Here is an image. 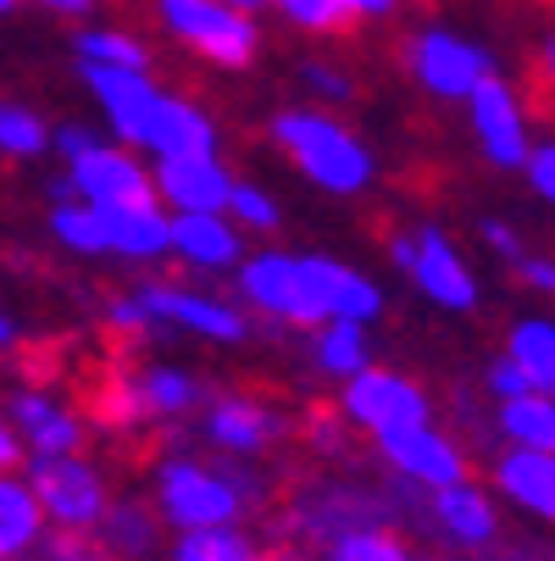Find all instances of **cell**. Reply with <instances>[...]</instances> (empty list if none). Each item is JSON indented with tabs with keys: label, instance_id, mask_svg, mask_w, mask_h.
<instances>
[{
	"label": "cell",
	"instance_id": "obj_48",
	"mask_svg": "<svg viewBox=\"0 0 555 561\" xmlns=\"http://www.w3.org/2000/svg\"><path fill=\"white\" fill-rule=\"evenodd\" d=\"M18 12V0H0V18H12Z\"/></svg>",
	"mask_w": 555,
	"mask_h": 561
},
{
	"label": "cell",
	"instance_id": "obj_35",
	"mask_svg": "<svg viewBox=\"0 0 555 561\" xmlns=\"http://www.w3.org/2000/svg\"><path fill=\"white\" fill-rule=\"evenodd\" d=\"M273 12H278L289 28L311 34V39H334V34L350 28L345 0H273Z\"/></svg>",
	"mask_w": 555,
	"mask_h": 561
},
{
	"label": "cell",
	"instance_id": "obj_21",
	"mask_svg": "<svg viewBox=\"0 0 555 561\" xmlns=\"http://www.w3.org/2000/svg\"><path fill=\"white\" fill-rule=\"evenodd\" d=\"M155 173V206L167 217H211V211H228V195H233V168L222 156H184V162H150Z\"/></svg>",
	"mask_w": 555,
	"mask_h": 561
},
{
	"label": "cell",
	"instance_id": "obj_30",
	"mask_svg": "<svg viewBox=\"0 0 555 561\" xmlns=\"http://www.w3.org/2000/svg\"><path fill=\"white\" fill-rule=\"evenodd\" d=\"M162 561H289V556L267 550L251 528H195V534H173Z\"/></svg>",
	"mask_w": 555,
	"mask_h": 561
},
{
	"label": "cell",
	"instance_id": "obj_26",
	"mask_svg": "<svg viewBox=\"0 0 555 561\" xmlns=\"http://www.w3.org/2000/svg\"><path fill=\"white\" fill-rule=\"evenodd\" d=\"M50 539L45 506L23 472H0V561H39Z\"/></svg>",
	"mask_w": 555,
	"mask_h": 561
},
{
	"label": "cell",
	"instance_id": "obj_5",
	"mask_svg": "<svg viewBox=\"0 0 555 561\" xmlns=\"http://www.w3.org/2000/svg\"><path fill=\"white\" fill-rule=\"evenodd\" d=\"M144 323H150V340L155 334H178V340H195V345H211V351H240L256 340V317L222 295V289H206L195 278H139L128 284Z\"/></svg>",
	"mask_w": 555,
	"mask_h": 561
},
{
	"label": "cell",
	"instance_id": "obj_8",
	"mask_svg": "<svg viewBox=\"0 0 555 561\" xmlns=\"http://www.w3.org/2000/svg\"><path fill=\"white\" fill-rule=\"evenodd\" d=\"M150 18L173 45L195 50L217 72H245L262 56V23L228 0H150Z\"/></svg>",
	"mask_w": 555,
	"mask_h": 561
},
{
	"label": "cell",
	"instance_id": "obj_15",
	"mask_svg": "<svg viewBox=\"0 0 555 561\" xmlns=\"http://www.w3.org/2000/svg\"><path fill=\"white\" fill-rule=\"evenodd\" d=\"M372 456L383 467L389 484H401L412 495H433L444 484L472 478V450L461 445V434L439 428V423H417V428H394L383 439H372Z\"/></svg>",
	"mask_w": 555,
	"mask_h": 561
},
{
	"label": "cell",
	"instance_id": "obj_38",
	"mask_svg": "<svg viewBox=\"0 0 555 561\" xmlns=\"http://www.w3.org/2000/svg\"><path fill=\"white\" fill-rule=\"evenodd\" d=\"M478 245H484V251H489L506 273H511V267H517V262L533 251V245H528V233H522L511 217H484V222H478Z\"/></svg>",
	"mask_w": 555,
	"mask_h": 561
},
{
	"label": "cell",
	"instance_id": "obj_33",
	"mask_svg": "<svg viewBox=\"0 0 555 561\" xmlns=\"http://www.w3.org/2000/svg\"><path fill=\"white\" fill-rule=\"evenodd\" d=\"M56 123H45L39 106L28 101H0V162H45Z\"/></svg>",
	"mask_w": 555,
	"mask_h": 561
},
{
	"label": "cell",
	"instance_id": "obj_40",
	"mask_svg": "<svg viewBox=\"0 0 555 561\" xmlns=\"http://www.w3.org/2000/svg\"><path fill=\"white\" fill-rule=\"evenodd\" d=\"M511 278H517V289L522 295H533L539 306H555V251H528L517 267H511Z\"/></svg>",
	"mask_w": 555,
	"mask_h": 561
},
{
	"label": "cell",
	"instance_id": "obj_45",
	"mask_svg": "<svg viewBox=\"0 0 555 561\" xmlns=\"http://www.w3.org/2000/svg\"><path fill=\"white\" fill-rule=\"evenodd\" d=\"M533 72H539V84L555 95V28L539 39V56H533Z\"/></svg>",
	"mask_w": 555,
	"mask_h": 561
},
{
	"label": "cell",
	"instance_id": "obj_46",
	"mask_svg": "<svg viewBox=\"0 0 555 561\" xmlns=\"http://www.w3.org/2000/svg\"><path fill=\"white\" fill-rule=\"evenodd\" d=\"M18 351V317L7 311V300H0V356Z\"/></svg>",
	"mask_w": 555,
	"mask_h": 561
},
{
	"label": "cell",
	"instance_id": "obj_41",
	"mask_svg": "<svg viewBox=\"0 0 555 561\" xmlns=\"http://www.w3.org/2000/svg\"><path fill=\"white\" fill-rule=\"evenodd\" d=\"M533 383H528V373L511 362V356H489L484 362V400H495V407H500V400H517V394H528Z\"/></svg>",
	"mask_w": 555,
	"mask_h": 561
},
{
	"label": "cell",
	"instance_id": "obj_1",
	"mask_svg": "<svg viewBox=\"0 0 555 561\" xmlns=\"http://www.w3.org/2000/svg\"><path fill=\"white\" fill-rule=\"evenodd\" d=\"M267 478L256 461H228L211 450H162L150 461V506L167 523V534L195 528H245L267 506Z\"/></svg>",
	"mask_w": 555,
	"mask_h": 561
},
{
	"label": "cell",
	"instance_id": "obj_16",
	"mask_svg": "<svg viewBox=\"0 0 555 561\" xmlns=\"http://www.w3.org/2000/svg\"><path fill=\"white\" fill-rule=\"evenodd\" d=\"M406 512H423L428 539L450 545L455 556H478L506 539V506L478 478H461V484H444L433 495H406Z\"/></svg>",
	"mask_w": 555,
	"mask_h": 561
},
{
	"label": "cell",
	"instance_id": "obj_7",
	"mask_svg": "<svg viewBox=\"0 0 555 561\" xmlns=\"http://www.w3.org/2000/svg\"><path fill=\"white\" fill-rule=\"evenodd\" d=\"M401 61H406L412 84L428 101H439V106H466V95L478 90L489 72H500L495 67V50L484 39H472L455 23H439V18H428V23H417L406 34Z\"/></svg>",
	"mask_w": 555,
	"mask_h": 561
},
{
	"label": "cell",
	"instance_id": "obj_2",
	"mask_svg": "<svg viewBox=\"0 0 555 561\" xmlns=\"http://www.w3.org/2000/svg\"><path fill=\"white\" fill-rule=\"evenodd\" d=\"M267 139L284 162L294 168L300 184H311L316 195L328 201H361L378 190V150L339 117V112H323V106H284L273 112L267 123Z\"/></svg>",
	"mask_w": 555,
	"mask_h": 561
},
{
	"label": "cell",
	"instance_id": "obj_36",
	"mask_svg": "<svg viewBox=\"0 0 555 561\" xmlns=\"http://www.w3.org/2000/svg\"><path fill=\"white\" fill-rule=\"evenodd\" d=\"M300 84H305L311 106H323V112H345V106L356 101V78H350L339 61H328V56L300 61Z\"/></svg>",
	"mask_w": 555,
	"mask_h": 561
},
{
	"label": "cell",
	"instance_id": "obj_31",
	"mask_svg": "<svg viewBox=\"0 0 555 561\" xmlns=\"http://www.w3.org/2000/svg\"><path fill=\"white\" fill-rule=\"evenodd\" d=\"M72 56H78V67H134V72L155 67L150 45L134 28H117V23H84L72 34Z\"/></svg>",
	"mask_w": 555,
	"mask_h": 561
},
{
	"label": "cell",
	"instance_id": "obj_11",
	"mask_svg": "<svg viewBox=\"0 0 555 561\" xmlns=\"http://www.w3.org/2000/svg\"><path fill=\"white\" fill-rule=\"evenodd\" d=\"M233 300H240L256 323H278V329H316V300H311V278H305V256L284 251V245H262L240 262V273L228 278Z\"/></svg>",
	"mask_w": 555,
	"mask_h": 561
},
{
	"label": "cell",
	"instance_id": "obj_27",
	"mask_svg": "<svg viewBox=\"0 0 555 561\" xmlns=\"http://www.w3.org/2000/svg\"><path fill=\"white\" fill-rule=\"evenodd\" d=\"M500 356H511L533 389L555 394V306H528L506 323V345Z\"/></svg>",
	"mask_w": 555,
	"mask_h": 561
},
{
	"label": "cell",
	"instance_id": "obj_29",
	"mask_svg": "<svg viewBox=\"0 0 555 561\" xmlns=\"http://www.w3.org/2000/svg\"><path fill=\"white\" fill-rule=\"evenodd\" d=\"M489 428L500 434V445L555 450V394L528 389V394H517V400H500V407L489 412Z\"/></svg>",
	"mask_w": 555,
	"mask_h": 561
},
{
	"label": "cell",
	"instance_id": "obj_39",
	"mask_svg": "<svg viewBox=\"0 0 555 561\" xmlns=\"http://www.w3.org/2000/svg\"><path fill=\"white\" fill-rule=\"evenodd\" d=\"M300 434H305V445L316 450V456H323V461H339L345 450H350V423L339 417V412H311L305 423H300Z\"/></svg>",
	"mask_w": 555,
	"mask_h": 561
},
{
	"label": "cell",
	"instance_id": "obj_47",
	"mask_svg": "<svg viewBox=\"0 0 555 561\" xmlns=\"http://www.w3.org/2000/svg\"><path fill=\"white\" fill-rule=\"evenodd\" d=\"M228 7H240V12H251V18H256L262 7H273V0H228Z\"/></svg>",
	"mask_w": 555,
	"mask_h": 561
},
{
	"label": "cell",
	"instance_id": "obj_23",
	"mask_svg": "<svg viewBox=\"0 0 555 561\" xmlns=\"http://www.w3.org/2000/svg\"><path fill=\"white\" fill-rule=\"evenodd\" d=\"M150 162H184V156H222V128L195 95H162L150 117V134L139 145Z\"/></svg>",
	"mask_w": 555,
	"mask_h": 561
},
{
	"label": "cell",
	"instance_id": "obj_12",
	"mask_svg": "<svg viewBox=\"0 0 555 561\" xmlns=\"http://www.w3.org/2000/svg\"><path fill=\"white\" fill-rule=\"evenodd\" d=\"M334 412L350 423V434H367V439H383L394 428H417V423H433V394L406 373V367H361L356 378L339 383L334 394Z\"/></svg>",
	"mask_w": 555,
	"mask_h": 561
},
{
	"label": "cell",
	"instance_id": "obj_25",
	"mask_svg": "<svg viewBox=\"0 0 555 561\" xmlns=\"http://www.w3.org/2000/svg\"><path fill=\"white\" fill-rule=\"evenodd\" d=\"M95 539H101V550H106L112 561H162L173 534H167L162 517H155L150 501L117 495L112 512H106V523L95 528Z\"/></svg>",
	"mask_w": 555,
	"mask_h": 561
},
{
	"label": "cell",
	"instance_id": "obj_49",
	"mask_svg": "<svg viewBox=\"0 0 555 561\" xmlns=\"http://www.w3.org/2000/svg\"><path fill=\"white\" fill-rule=\"evenodd\" d=\"M550 561H555V556H550Z\"/></svg>",
	"mask_w": 555,
	"mask_h": 561
},
{
	"label": "cell",
	"instance_id": "obj_44",
	"mask_svg": "<svg viewBox=\"0 0 555 561\" xmlns=\"http://www.w3.org/2000/svg\"><path fill=\"white\" fill-rule=\"evenodd\" d=\"M23 439H18V428L7 423V412H0V472H23Z\"/></svg>",
	"mask_w": 555,
	"mask_h": 561
},
{
	"label": "cell",
	"instance_id": "obj_37",
	"mask_svg": "<svg viewBox=\"0 0 555 561\" xmlns=\"http://www.w3.org/2000/svg\"><path fill=\"white\" fill-rule=\"evenodd\" d=\"M522 184H528V195L555 217V134H539V139H533L528 162H522Z\"/></svg>",
	"mask_w": 555,
	"mask_h": 561
},
{
	"label": "cell",
	"instance_id": "obj_4",
	"mask_svg": "<svg viewBox=\"0 0 555 561\" xmlns=\"http://www.w3.org/2000/svg\"><path fill=\"white\" fill-rule=\"evenodd\" d=\"M406 490L401 484H367V478H311L284 501V539L300 550H323L328 539L372 523H401Z\"/></svg>",
	"mask_w": 555,
	"mask_h": 561
},
{
	"label": "cell",
	"instance_id": "obj_34",
	"mask_svg": "<svg viewBox=\"0 0 555 561\" xmlns=\"http://www.w3.org/2000/svg\"><path fill=\"white\" fill-rule=\"evenodd\" d=\"M228 222L240 228L245 239H262V245H273V239L284 233V201H278L267 184L240 179V184H233V195H228Z\"/></svg>",
	"mask_w": 555,
	"mask_h": 561
},
{
	"label": "cell",
	"instance_id": "obj_20",
	"mask_svg": "<svg viewBox=\"0 0 555 561\" xmlns=\"http://www.w3.org/2000/svg\"><path fill=\"white\" fill-rule=\"evenodd\" d=\"M489 490L506 512L533 528H555V450H517L500 445L489 456Z\"/></svg>",
	"mask_w": 555,
	"mask_h": 561
},
{
	"label": "cell",
	"instance_id": "obj_17",
	"mask_svg": "<svg viewBox=\"0 0 555 561\" xmlns=\"http://www.w3.org/2000/svg\"><path fill=\"white\" fill-rule=\"evenodd\" d=\"M7 423L23 439V456H72L90 450V412H78L72 400L50 383H18L0 400Z\"/></svg>",
	"mask_w": 555,
	"mask_h": 561
},
{
	"label": "cell",
	"instance_id": "obj_3",
	"mask_svg": "<svg viewBox=\"0 0 555 561\" xmlns=\"http://www.w3.org/2000/svg\"><path fill=\"white\" fill-rule=\"evenodd\" d=\"M56 251L72 262H128L155 267L173 262V217L162 206H84L61 201L45 211Z\"/></svg>",
	"mask_w": 555,
	"mask_h": 561
},
{
	"label": "cell",
	"instance_id": "obj_9",
	"mask_svg": "<svg viewBox=\"0 0 555 561\" xmlns=\"http://www.w3.org/2000/svg\"><path fill=\"white\" fill-rule=\"evenodd\" d=\"M23 478L34 484L50 534H95L117 501L112 490V472L90 456V450H72V456H28Z\"/></svg>",
	"mask_w": 555,
	"mask_h": 561
},
{
	"label": "cell",
	"instance_id": "obj_42",
	"mask_svg": "<svg viewBox=\"0 0 555 561\" xmlns=\"http://www.w3.org/2000/svg\"><path fill=\"white\" fill-rule=\"evenodd\" d=\"M18 7H39L50 18H67V23H90L101 0H18Z\"/></svg>",
	"mask_w": 555,
	"mask_h": 561
},
{
	"label": "cell",
	"instance_id": "obj_10",
	"mask_svg": "<svg viewBox=\"0 0 555 561\" xmlns=\"http://www.w3.org/2000/svg\"><path fill=\"white\" fill-rule=\"evenodd\" d=\"M195 434H200V445L211 456L262 461V456H273L294 434V417L278 407L273 394H256V389H211L200 417H195Z\"/></svg>",
	"mask_w": 555,
	"mask_h": 561
},
{
	"label": "cell",
	"instance_id": "obj_24",
	"mask_svg": "<svg viewBox=\"0 0 555 561\" xmlns=\"http://www.w3.org/2000/svg\"><path fill=\"white\" fill-rule=\"evenodd\" d=\"M134 394H139L144 428H155V423H189V417H200L211 383L195 367H184V362H139L134 367Z\"/></svg>",
	"mask_w": 555,
	"mask_h": 561
},
{
	"label": "cell",
	"instance_id": "obj_13",
	"mask_svg": "<svg viewBox=\"0 0 555 561\" xmlns=\"http://www.w3.org/2000/svg\"><path fill=\"white\" fill-rule=\"evenodd\" d=\"M466 134H472V150H478V162L495 168V173H522L528 150H533V106L528 95L511 84L506 72H489L478 90L466 95Z\"/></svg>",
	"mask_w": 555,
	"mask_h": 561
},
{
	"label": "cell",
	"instance_id": "obj_19",
	"mask_svg": "<svg viewBox=\"0 0 555 561\" xmlns=\"http://www.w3.org/2000/svg\"><path fill=\"white\" fill-rule=\"evenodd\" d=\"M78 78H84L95 112L106 117V134L117 145H134L139 150L144 134H150V117H155V106H162L167 90L155 84L150 72H134V67H78Z\"/></svg>",
	"mask_w": 555,
	"mask_h": 561
},
{
	"label": "cell",
	"instance_id": "obj_18",
	"mask_svg": "<svg viewBox=\"0 0 555 561\" xmlns=\"http://www.w3.org/2000/svg\"><path fill=\"white\" fill-rule=\"evenodd\" d=\"M305 256V278H311V300H316V317L323 323H383V311H389V289L356 267V262H339L328 251H300Z\"/></svg>",
	"mask_w": 555,
	"mask_h": 561
},
{
	"label": "cell",
	"instance_id": "obj_28",
	"mask_svg": "<svg viewBox=\"0 0 555 561\" xmlns=\"http://www.w3.org/2000/svg\"><path fill=\"white\" fill-rule=\"evenodd\" d=\"M305 362L323 378L345 383V378H356L361 367L378 362L372 356V329H361V323H316V329H305Z\"/></svg>",
	"mask_w": 555,
	"mask_h": 561
},
{
	"label": "cell",
	"instance_id": "obj_32",
	"mask_svg": "<svg viewBox=\"0 0 555 561\" xmlns=\"http://www.w3.org/2000/svg\"><path fill=\"white\" fill-rule=\"evenodd\" d=\"M311 561H428L417 550L412 534H401L394 523H372V528H350L339 539H328Z\"/></svg>",
	"mask_w": 555,
	"mask_h": 561
},
{
	"label": "cell",
	"instance_id": "obj_14",
	"mask_svg": "<svg viewBox=\"0 0 555 561\" xmlns=\"http://www.w3.org/2000/svg\"><path fill=\"white\" fill-rule=\"evenodd\" d=\"M61 184L84 206H155V173L150 156L134 145H117L112 134H95L84 150L61 162Z\"/></svg>",
	"mask_w": 555,
	"mask_h": 561
},
{
	"label": "cell",
	"instance_id": "obj_43",
	"mask_svg": "<svg viewBox=\"0 0 555 561\" xmlns=\"http://www.w3.org/2000/svg\"><path fill=\"white\" fill-rule=\"evenodd\" d=\"M401 7H406V0H345L350 23H389Z\"/></svg>",
	"mask_w": 555,
	"mask_h": 561
},
{
	"label": "cell",
	"instance_id": "obj_6",
	"mask_svg": "<svg viewBox=\"0 0 555 561\" xmlns=\"http://www.w3.org/2000/svg\"><path fill=\"white\" fill-rule=\"evenodd\" d=\"M389 262L412 278V289L444 311V317H472L484 306V278L461 251V239L439 222H412L389 233Z\"/></svg>",
	"mask_w": 555,
	"mask_h": 561
},
{
	"label": "cell",
	"instance_id": "obj_22",
	"mask_svg": "<svg viewBox=\"0 0 555 561\" xmlns=\"http://www.w3.org/2000/svg\"><path fill=\"white\" fill-rule=\"evenodd\" d=\"M245 256H251V239L228 222V211H211V217H173V262H178L195 284L233 278Z\"/></svg>",
	"mask_w": 555,
	"mask_h": 561
}]
</instances>
